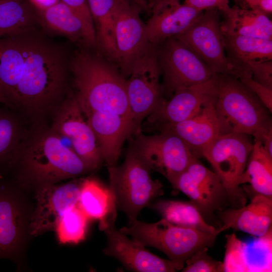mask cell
<instances>
[{
    "instance_id": "obj_24",
    "label": "cell",
    "mask_w": 272,
    "mask_h": 272,
    "mask_svg": "<svg viewBox=\"0 0 272 272\" xmlns=\"http://www.w3.org/2000/svg\"><path fill=\"white\" fill-rule=\"evenodd\" d=\"M222 13L224 19L220 22V28L224 35L246 36L272 40L271 21L260 10L235 6Z\"/></svg>"
},
{
    "instance_id": "obj_27",
    "label": "cell",
    "mask_w": 272,
    "mask_h": 272,
    "mask_svg": "<svg viewBox=\"0 0 272 272\" xmlns=\"http://www.w3.org/2000/svg\"><path fill=\"white\" fill-rule=\"evenodd\" d=\"M37 10L40 26L45 31L64 36L84 45V30L79 16L60 1L44 10Z\"/></svg>"
},
{
    "instance_id": "obj_15",
    "label": "cell",
    "mask_w": 272,
    "mask_h": 272,
    "mask_svg": "<svg viewBox=\"0 0 272 272\" xmlns=\"http://www.w3.org/2000/svg\"><path fill=\"white\" fill-rule=\"evenodd\" d=\"M141 9L131 0H114L113 19L117 67L126 79L134 60L149 43L146 24L140 16Z\"/></svg>"
},
{
    "instance_id": "obj_33",
    "label": "cell",
    "mask_w": 272,
    "mask_h": 272,
    "mask_svg": "<svg viewBox=\"0 0 272 272\" xmlns=\"http://www.w3.org/2000/svg\"><path fill=\"white\" fill-rule=\"evenodd\" d=\"M71 8L82 22L84 30V46L97 49L95 30L87 0H60Z\"/></svg>"
},
{
    "instance_id": "obj_22",
    "label": "cell",
    "mask_w": 272,
    "mask_h": 272,
    "mask_svg": "<svg viewBox=\"0 0 272 272\" xmlns=\"http://www.w3.org/2000/svg\"><path fill=\"white\" fill-rule=\"evenodd\" d=\"M26 122L15 110L0 106V178L10 174L29 131Z\"/></svg>"
},
{
    "instance_id": "obj_8",
    "label": "cell",
    "mask_w": 272,
    "mask_h": 272,
    "mask_svg": "<svg viewBox=\"0 0 272 272\" xmlns=\"http://www.w3.org/2000/svg\"><path fill=\"white\" fill-rule=\"evenodd\" d=\"M157 60L156 46L147 44L134 60L126 79L131 137L142 130V123L165 99Z\"/></svg>"
},
{
    "instance_id": "obj_9",
    "label": "cell",
    "mask_w": 272,
    "mask_h": 272,
    "mask_svg": "<svg viewBox=\"0 0 272 272\" xmlns=\"http://www.w3.org/2000/svg\"><path fill=\"white\" fill-rule=\"evenodd\" d=\"M156 50L165 98H169L178 89L205 83L217 76L192 49L176 38L157 45Z\"/></svg>"
},
{
    "instance_id": "obj_42",
    "label": "cell",
    "mask_w": 272,
    "mask_h": 272,
    "mask_svg": "<svg viewBox=\"0 0 272 272\" xmlns=\"http://www.w3.org/2000/svg\"><path fill=\"white\" fill-rule=\"evenodd\" d=\"M131 1L134 2L135 4H137L142 9L150 12L148 3L145 0H131Z\"/></svg>"
},
{
    "instance_id": "obj_31",
    "label": "cell",
    "mask_w": 272,
    "mask_h": 272,
    "mask_svg": "<svg viewBox=\"0 0 272 272\" xmlns=\"http://www.w3.org/2000/svg\"><path fill=\"white\" fill-rule=\"evenodd\" d=\"M89 219L77 204L66 211L56 223L54 230L61 244H78L86 236Z\"/></svg>"
},
{
    "instance_id": "obj_39",
    "label": "cell",
    "mask_w": 272,
    "mask_h": 272,
    "mask_svg": "<svg viewBox=\"0 0 272 272\" xmlns=\"http://www.w3.org/2000/svg\"><path fill=\"white\" fill-rule=\"evenodd\" d=\"M38 10L47 9L59 2L60 0H28Z\"/></svg>"
},
{
    "instance_id": "obj_7",
    "label": "cell",
    "mask_w": 272,
    "mask_h": 272,
    "mask_svg": "<svg viewBox=\"0 0 272 272\" xmlns=\"http://www.w3.org/2000/svg\"><path fill=\"white\" fill-rule=\"evenodd\" d=\"M253 146L250 135L230 132L219 135L203 155L224 185L231 208L246 205L248 196L240 180Z\"/></svg>"
},
{
    "instance_id": "obj_28",
    "label": "cell",
    "mask_w": 272,
    "mask_h": 272,
    "mask_svg": "<svg viewBox=\"0 0 272 272\" xmlns=\"http://www.w3.org/2000/svg\"><path fill=\"white\" fill-rule=\"evenodd\" d=\"M87 1L94 25L97 50L117 66L113 19L114 0Z\"/></svg>"
},
{
    "instance_id": "obj_36",
    "label": "cell",
    "mask_w": 272,
    "mask_h": 272,
    "mask_svg": "<svg viewBox=\"0 0 272 272\" xmlns=\"http://www.w3.org/2000/svg\"><path fill=\"white\" fill-rule=\"evenodd\" d=\"M249 70L255 81L272 89L271 60L253 63L250 65Z\"/></svg>"
},
{
    "instance_id": "obj_19",
    "label": "cell",
    "mask_w": 272,
    "mask_h": 272,
    "mask_svg": "<svg viewBox=\"0 0 272 272\" xmlns=\"http://www.w3.org/2000/svg\"><path fill=\"white\" fill-rule=\"evenodd\" d=\"M214 100L215 97L192 117L161 126L157 130L174 134L185 144L194 156L202 157L216 139L222 134Z\"/></svg>"
},
{
    "instance_id": "obj_41",
    "label": "cell",
    "mask_w": 272,
    "mask_h": 272,
    "mask_svg": "<svg viewBox=\"0 0 272 272\" xmlns=\"http://www.w3.org/2000/svg\"><path fill=\"white\" fill-rule=\"evenodd\" d=\"M242 1L245 4V8L258 9L257 7L258 0H242Z\"/></svg>"
},
{
    "instance_id": "obj_14",
    "label": "cell",
    "mask_w": 272,
    "mask_h": 272,
    "mask_svg": "<svg viewBox=\"0 0 272 272\" xmlns=\"http://www.w3.org/2000/svg\"><path fill=\"white\" fill-rule=\"evenodd\" d=\"M187 195L206 220L229 206L227 191L216 174L195 158L178 178L173 188Z\"/></svg>"
},
{
    "instance_id": "obj_11",
    "label": "cell",
    "mask_w": 272,
    "mask_h": 272,
    "mask_svg": "<svg viewBox=\"0 0 272 272\" xmlns=\"http://www.w3.org/2000/svg\"><path fill=\"white\" fill-rule=\"evenodd\" d=\"M32 213L22 189L10 177L0 178V259L18 262L29 236Z\"/></svg>"
},
{
    "instance_id": "obj_4",
    "label": "cell",
    "mask_w": 272,
    "mask_h": 272,
    "mask_svg": "<svg viewBox=\"0 0 272 272\" xmlns=\"http://www.w3.org/2000/svg\"><path fill=\"white\" fill-rule=\"evenodd\" d=\"M214 104L222 134L230 132L246 134L262 144L272 137L269 111L237 78L217 74Z\"/></svg>"
},
{
    "instance_id": "obj_1",
    "label": "cell",
    "mask_w": 272,
    "mask_h": 272,
    "mask_svg": "<svg viewBox=\"0 0 272 272\" xmlns=\"http://www.w3.org/2000/svg\"><path fill=\"white\" fill-rule=\"evenodd\" d=\"M71 55L38 28L5 37L0 90L30 125L46 123L71 89Z\"/></svg>"
},
{
    "instance_id": "obj_2",
    "label": "cell",
    "mask_w": 272,
    "mask_h": 272,
    "mask_svg": "<svg viewBox=\"0 0 272 272\" xmlns=\"http://www.w3.org/2000/svg\"><path fill=\"white\" fill-rule=\"evenodd\" d=\"M80 46L71 57L72 91L100 147L112 148L131 130L126 79L97 50Z\"/></svg>"
},
{
    "instance_id": "obj_20",
    "label": "cell",
    "mask_w": 272,
    "mask_h": 272,
    "mask_svg": "<svg viewBox=\"0 0 272 272\" xmlns=\"http://www.w3.org/2000/svg\"><path fill=\"white\" fill-rule=\"evenodd\" d=\"M247 205L220 212V219L228 229L262 237L271 230L272 199L260 194L252 195Z\"/></svg>"
},
{
    "instance_id": "obj_25",
    "label": "cell",
    "mask_w": 272,
    "mask_h": 272,
    "mask_svg": "<svg viewBox=\"0 0 272 272\" xmlns=\"http://www.w3.org/2000/svg\"><path fill=\"white\" fill-rule=\"evenodd\" d=\"M77 205L89 220L99 221L101 231L109 220L117 217L116 205L109 187L95 178H84Z\"/></svg>"
},
{
    "instance_id": "obj_17",
    "label": "cell",
    "mask_w": 272,
    "mask_h": 272,
    "mask_svg": "<svg viewBox=\"0 0 272 272\" xmlns=\"http://www.w3.org/2000/svg\"><path fill=\"white\" fill-rule=\"evenodd\" d=\"M216 78L176 90L147 117L146 125L151 129L157 130L161 126L177 123L195 115L214 98Z\"/></svg>"
},
{
    "instance_id": "obj_18",
    "label": "cell",
    "mask_w": 272,
    "mask_h": 272,
    "mask_svg": "<svg viewBox=\"0 0 272 272\" xmlns=\"http://www.w3.org/2000/svg\"><path fill=\"white\" fill-rule=\"evenodd\" d=\"M116 219H111L103 230L107 244L104 254L118 260L128 270L136 272H174L176 270L169 259L160 257L142 244L130 239L118 230Z\"/></svg>"
},
{
    "instance_id": "obj_23",
    "label": "cell",
    "mask_w": 272,
    "mask_h": 272,
    "mask_svg": "<svg viewBox=\"0 0 272 272\" xmlns=\"http://www.w3.org/2000/svg\"><path fill=\"white\" fill-rule=\"evenodd\" d=\"M224 36L226 54L237 79L244 73H251V64L272 59L271 39L240 35Z\"/></svg>"
},
{
    "instance_id": "obj_32",
    "label": "cell",
    "mask_w": 272,
    "mask_h": 272,
    "mask_svg": "<svg viewBox=\"0 0 272 272\" xmlns=\"http://www.w3.org/2000/svg\"><path fill=\"white\" fill-rule=\"evenodd\" d=\"M226 237L223 271H250L246 243L238 239L235 233L227 235Z\"/></svg>"
},
{
    "instance_id": "obj_26",
    "label": "cell",
    "mask_w": 272,
    "mask_h": 272,
    "mask_svg": "<svg viewBox=\"0 0 272 272\" xmlns=\"http://www.w3.org/2000/svg\"><path fill=\"white\" fill-rule=\"evenodd\" d=\"M250 197L255 194L272 199V156L264 149L260 141L254 140L246 169L240 184Z\"/></svg>"
},
{
    "instance_id": "obj_37",
    "label": "cell",
    "mask_w": 272,
    "mask_h": 272,
    "mask_svg": "<svg viewBox=\"0 0 272 272\" xmlns=\"http://www.w3.org/2000/svg\"><path fill=\"white\" fill-rule=\"evenodd\" d=\"M184 4L199 11L217 9L224 13L230 8L229 0H184Z\"/></svg>"
},
{
    "instance_id": "obj_10",
    "label": "cell",
    "mask_w": 272,
    "mask_h": 272,
    "mask_svg": "<svg viewBox=\"0 0 272 272\" xmlns=\"http://www.w3.org/2000/svg\"><path fill=\"white\" fill-rule=\"evenodd\" d=\"M128 140L152 171L162 174L173 188L179 176L195 158L185 144L170 132L149 135L140 130Z\"/></svg>"
},
{
    "instance_id": "obj_5",
    "label": "cell",
    "mask_w": 272,
    "mask_h": 272,
    "mask_svg": "<svg viewBox=\"0 0 272 272\" xmlns=\"http://www.w3.org/2000/svg\"><path fill=\"white\" fill-rule=\"evenodd\" d=\"M228 230L223 225L214 233L173 224L164 218L154 223L129 220L120 231L145 246L154 247L164 253L177 270H182L186 260L203 247L212 246L220 233Z\"/></svg>"
},
{
    "instance_id": "obj_30",
    "label": "cell",
    "mask_w": 272,
    "mask_h": 272,
    "mask_svg": "<svg viewBox=\"0 0 272 272\" xmlns=\"http://www.w3.org/2000/svg\"><path fill=\"white\" fill-rule=\"evenodd\" d=\"M159 214L162 218L182 227L209 233L217 229L205 219L196 206L190 201L160 199L148 207Z\"/></svg>"
},
{
    "instance_id": "obj_21",
    "label": "cell",
    "mask_w": 272,
    "mask_h": 272,
    "mask_svg": "<svg viewBox=\"0 0 272 272\" xmlns=\"http://www.w3.org/2000/svg\"><path fill=\"white\" fill-rule=\"evenodd\" d=\"M202 11L180 4L152 14L146 23L148 42L157 46L169 38L181 34L197 20Z\"/></svg>"
},
{
    "instance_id": "obj_43",
    "label": "cell",
    "mask_w": 272,
    "mask_h": 272,
    "mask_svg": "<svg viewBox=\"0 0 272 272\" xmlns=\"http://www.w3.org/2000/svg\"><path fill=\"white\" fill-rule=\"evenodd\" d=\"M0 103L10 107L9 102L3 93L0 90Z\"/></svg>"
},
{
    "instance_id": "obj_12",
    "label": "cell",
    "mask_w": 272,
    "mask_h": 272,
    "mask_svg": "<svg viewBox=\"0 0 272 272\" xmlns=\"http://www.w3.org/2000/svg\"><path fill=\"white\" fill-rule=\"evenodd\" d=\"M52 118L50 127L70 140L73 150L91 172L99 169L104 160L97 140L71 89Z\"/></svg>"
},
{
    "instance_id": "obj_3",
    "label": "cell",
    "mask_w": 272,
    "mask_h": 272,
    "mask_svg": "<svg viewBox=\"0 0 272 272\" xmlns=\"http://www.w3.org/2000/svg\"><path fill=\"white\" fill-rule=\"evenodd\" d=\"M91 171L47 123L30 125L10 177L22 189H34Z\"/></svg>"
},
{
    "instance_id": "obj_40",
    "label": "cell",
    "mask_w": 272,
    "mask_h": 272,
    "mask_svg": "<svg viewBox=\"0 0 272 272\" xmlns=\"http://www.w3.org/2000/svg\"><path fill=\"white\" fill-rule=\"evenodd\" d=\"M257 8L266 14H271L272 0H258L257 4Z\"/></svg>"
},
{
    "instance_id": "obj_29",
    "label": "cell",
    "mask_w": 272,
    "mask_h": 272,
    "mask_svg": "<svg viewBox=\"0 0 272 272\" xmlns=\"http://www.w3.org/2000/svg\"><path fill=\"white\" fill-rule=\"evenodd\" d=\"M38 27L37 10L28 0H0V38Z\"/></svg>"
},
{
    "instance_id": "obj_44",
    "label": "cell",
    "mask_w": 272,
    "mask_h": 272,
    "mask_svg": "<svg viewBox=\"0 0 272 272\" xmlns=\"http://www.w3.org/2000/svg\"><path fill=\"white\" fill-rule=\"evenodd\" d=\"M145 1L147 2V1H146V0H145Z\"/></svg>"
},
{
    "instance_id": "obj_38",
    "label": "cell",
    "mask_w": 272,
    "mask_h": 272,
    "mask_svg": "<svg viewBox=\"0 0 272 272\" xmlns=\"http://www.w3.org/2000/svg\"><path fill=\"white\" fill-rule=\"evenodd\" d=\"M180 0H149L148 7L152 14H156L163 9L180 4Z\"/></svg>"
},
{
    "instance_id": "obj_16",
    "label": "cell",
    "mask_w": 272,
    "mask_h": 272,
    "mask_svg": "<svg viewBox=\"0 0 272 272\" xmlns=\"http://www.w3.org/2000/svg\"><path fill=\"white\" fill-rule=\"evenodd\" d=\"M84 179L75 178L65 183L45 185L35 189L36 203L28 226L29 236L54 230L63 213L78 203Z\"/></svg>"
},
{
    "instance_id": "obj_13",
    "label": "cell",
    "mask_w": 272,
    "mask_h": 272,
    "mask_svg": "<svg viewBox=\"0 0 272 272\" xmlns=\"http://www.w3.org/2000/svg\"><path fill=\"white\" fill-rule=\"evenodd\" d=\"M219 12L217 9L203 11L186 30L174 37L192 49L215 74L236 77L226 54Z\"/></svg>"
},
{
    "instance_id": "obj_34",
    "label": "cell",
    "mask_w": 272,
    "mask_h": 272,
    "mask_svg": "<svg viewBox=\"0 0 272 272\" xmlns=\"http://www.w3.org/2000/svg\"><path fill=\"white\" fill-rule=\"evenodd\" d=\"M208 247H203L190 256L185 261L182 272H223V262L217 261L208 253Z\"/></svg>"
},
{
    "instance_id": "obj_6",
    "label": "cell",
    "mask_w": 272,
    "mask_h": 272,
    "mask_svg": "<svg viewBox=\"0 0 272 272\" xmlns=\"http://www.w3.org/2000/svg\"><path fill=\"white\" fill-rule=\"evenodd\" d=\"M107 170L117 208L129 220L137 219L144 208L163 194L162 183L152 178L151 169L130 145L124 162Z\"/></svg>"
},
{
    "instance_id": "obj_35",
    "label": "cell",
    "mask_w": 272,
    "mask_h": 272,
    "mask_svg": "<svg viewBox=\"0 0 272 272\" xmlns=\"http://www.w3.org/2000/svg\"><path fill=\"white\" fill-rule=\"evenodd\" d=\"M248 87L259 99L265 107L272 111V89L267 88L255 81L251 73H244L238 79Z\"/></svg>"
}]
</instances>
